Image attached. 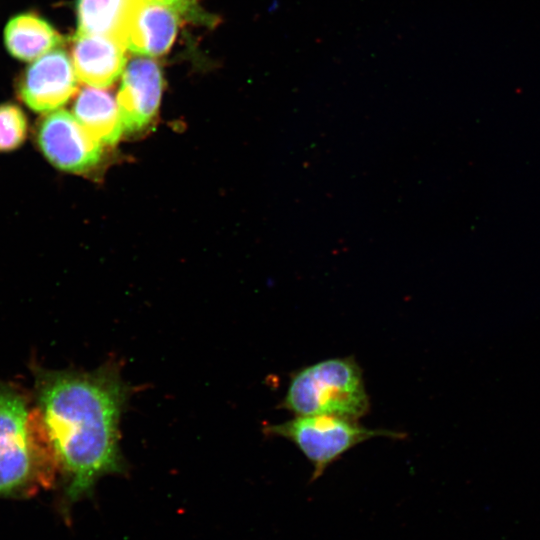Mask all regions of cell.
<instances>
[{"mask_svg":"<svg viewBox=\"0 0 540 540\" xmlns=\"http://www.w3.org/2000/svg\"><path fill=\"white\" fill-rule=\"evenodd\" d=\"M36 389V408L63 478L60 513L70 520L73 505L93 496L100 478L127 472L119 425L130 388L119 367L107 362L89 372L41 371Z\"/></svg>","mask_w":540,"mask_h":540,"instance_id":"6da1fadb","label":"cell"},{"mask_svg":"<svg viewBox=\"0 0 540 540\" xmlns=\"http://www.w3.org/2000/svg\"><path fill=\"white\" fill-rule=\"evenodd\" d=\"M59 474L53 446L37 408L0 384V497L27 498L51 488Z\"/></svg>","mask_w":540,"mask_h":540,"instance_id":"7a4b0ae2","label":"cell"},{"mask_svg":"<svg viewBox=\"0 0 540 540\" xmlns=\"http://www.w3.org/2000/svg\"><path fill=\"white\" fill-rule=\"evenodd\" d=\"M281 406L295 416L333 415L352 420L370 409L362 370L353 357L322 360L294 372Z\"/></svg>","mask_w":540,"mask_h":540,"instance_id":"3957f363","label":"cell"},{"mask_svg":"<svg viewBox=\"0 0 540 540\" xmlns=\"http://www.w3.org/2000/svg\"><path fill=\"white\" fill-rule=\"evenodd\" d=\"M265 432L289 440L303 453L313 466L311 482L359 443L379 436L404 438L400 432L369 429L357 420L333 415L295 416L283 423L268 425Z\"/></svg>","mask_w":540,"mask_h":540,"instance_id":"277c9868","label":"cell"},{"mask_svg":"<svg viewBox=\"0 0 540 540\" xmlns=\"http://www.w3.org/2000/svg\"><path fill=\"white\" fill-rule=\"evenodd\" d=\"M36 141L45 158L66 172L83 173L102 158L103 145L66 110L49 112L40 120Z\"/></svg>","mask_w":540,"mask_h":540,"instance_id":"5b68a950","label":"cell"},{"mask_svg":"<svg viewBox=\"0 0 540 540\" xmlns=\"http://www.w3.org/2000/svg\"><path fill=\"white\" fill-rule=\"evenodd\" d=\"M78 78L71 59L60 49L34 60L17 82L20 100L35 112L57 110L77 91Z\"/></svg>","mask_w":540,"mask_h":540,"instance_id":"8992f818","label":"cell"},{"mask_svg":"<svg viewBox=\"0 0 540 540\" xmlns=\"http://www.w3.org/2000/svg\"><path fill=\"white\" fill-rule=\"evenodd\" d=\"M117 105L124 131L135 133L154 118L161 100L163 79L157 63L134 57L125 66Z\"/></svg>","mask_w":540,"mask_h":540,"instance_id":"52a82bcc","label":"cell"},{"mask_svg":"<svg viewBox=\"0 0 540 540\" xmlns=\"http://www.w3.org/2000/svg\"><path fill=\"white\" fill-rule=\"evenodd\" d=\"M178 12L156 0H135L125 31L126 49L143 56L168 51L177 34Z\"/></svg>","mask_w":540,"mask_h":540,"instance_id":"ba28073f","label":"cell"},{"mask_svg":"<svg viewBox=\"0 0 540 540\" xmlns=\"http://www.w3.org/2000/svg\"><path fill=\"white\" fill-rule=\"evenodd\" d=\"M126 47L111 37L76 33L72 64L78 80L92 87H108L126 66Z\"/></svg>","mask_w":540,"mask_h":540,"instance_id":"9c48e42d","label":"cell"},{"mask_svg":"<svg viewBox=\"0 0 540 540\" xmlns=\"http://www.w3.org/2000/svg\"><path fill=\"white\" fill-rule=\"evenodd\" d=\"M74 116L102 145L116 144L124 132L117 101L97 87H84L73 107Z\"/></svg>","mask_w":540,"mask_h":540,"instance_id":"30bf717a","label":"cell"},{"mask_svg":"<svg viewBox=\"0 0 540 540\" xmlns=\"http://www.w3.org/2000/svg\"><path fill=\"white\" fill-rule=\"evenodd\" d=\"M7 51L21 61H34L62 43L59 33L39 15L31 12L13 16L4 28Z\"/></svg>","mask_w":540,"mask_h":540,"instance_id":"8fae6325","label":"cell"},{"mask_svg":"<svg viewBox=\"0 0 540 540\" xmlns=\"http://www.w3.org/2000/svg\"><path fill=\"white\" fill-rule=\"evenodd\" d=\"M135 0H78L77 33L102 35L125 46V31Z\"/></svg>","mask_w":540,"mask_h":540,"instance_id":"7c38bea8","label":"cell"},{"mask_svg":"<svg viewBox=\"0 0 540 540\" xmlns=\"http://www.w3.org/2000/svg\"><path fill=\"white\" fill-rule=\"evenodd\" d=\"M27 134L28 119L22 108L14 103L0 104V152L18 149Z\"/></svg>","mask_w":540,"mask_h":540,"instance_id":"4fadbf2b","label":"cell"},{"mask_svg":"<svg viewBox=\"0 0 540 540\" xmlns=\"http://www.w3.org/2000/svg\"><path fill=\"white\" fill-rule=\"evenodd\" d=\"M174 7L178 11H183L188 8L189 0H156Z\"/></svg>","mask_w":540,"mask_h":540,"instance_id":"5bb4252c","label":"cell"}]
</instances>
